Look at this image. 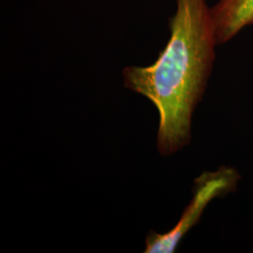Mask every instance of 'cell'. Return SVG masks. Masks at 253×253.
<instances>
[{
	"mask_svg": "<svg viewBox=\"0 0 253 253\" xmlns=\"http://www.w3.org/2000/svg\"><path fill=\"white\" fill-rule=\"evenodd\" d=\"M169 28L170 39L152 65L122 71L126 88L145 96L159 111L157 145L164 156L190 142L192 113L207 86L217 45L207 0H176Z\"/></svg>",
	"mask_w": 253,
	"mask_h": 253,
	"instance_id": "obj_1",
	"label": "cell"
},
{
	"mask_svg": "<svg viewBox=\"0 0 253 253\" xmlns=\"http://www.w3.org/2000/svg\"><path fill=\"white\" fill-rule=\"evenodd\" d=\"M237 179L238 174L235 170L225 167L218 169L217 172H204L195 180L193 198L178 223L166 234L150 233L147 235L145 253H173L181 238L198 221L210 201L234 190Z\"/></svg>",
	"mask_w": 253,
	"mask_h": 253,
	"instance_id": "obj_2",
	"label": "cell"
},
{
	"mask_svg": "<svg viewBox=\"0 0 253 253\" xmlns=\"http://www.w3.org/2000/svg\"><path fill=\"white\" fill-rule=\"evenodd\" d=\"M210 12L217 44L225 43L242 29L253 26V0H218Z\"/></svg>",
	"mask_w": 253,
	"mask_h": 253,
	"instance_id": "obj_3",
	"label": "cell"
}]
</instances>
